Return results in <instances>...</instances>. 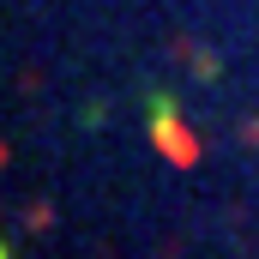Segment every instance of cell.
Masks as SVG:
<instances>
[{
	"instance_id": "obj_1",
	"label": "cell",
	"mask_w": 259,
	"mask_h": 259,
	"mask_svg": "<svg viewBox=\"0 0 259 259\" xmlns=\"http://www.w3.org/2000/svg\"><path fill=\"white\" fill-rule=\"evenodd\" d=\"M151 139H157V151H163L175 169H193V163H199V139L181 127V115H163V121H151Z\"/></svg>"
}]
</instances>
